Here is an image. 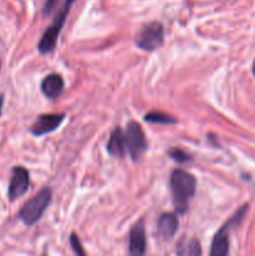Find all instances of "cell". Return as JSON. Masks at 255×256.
Instances as JSON below:
<instances>
[{
    "label": "cell",
    "mask_w": 255,
    "mask_h": 256,
    "mask_svg": "<svg viewBox=\"0 0 255 256\" xmlns=\"http://www.w3.org/2000/svg\"><path fill=\"white\" fill-rule=\"evenodd\" d=\"M64 114H46L40 115L32 126V134L35 136H42V135L50 134L55 132L58 128L64 122Z\"/></svg>",
    "instance_id": "8"
},
{
    "label": "cell",
    "mask_w": 255,
    "mask_h": 256,
    "mask_svg": "<svg viewBox=\"0 0 255 256\" xmlns=\"http://www.w3.org/2000/svg\"><path fill=\"white\" fill-rule=\"evenodd\" d=\"M179 228V220H178L176 215L170 214H162L158 220V235L160 239L162 240H172L175 236Z\"/></svg>",
    "instance_id": "10"
},
{
    "label": "cell",
    "mask_w": 255,
    "mask_h": 256,
    "mask_svg": "<svg viewBox=\"0 0 255 256\" xmlns=\"http://www.w3.org/2000/svg\"><path fill=\"white\" fill-rule=\"evenodd\" d=\"M60 0H46L44 5V10H42V14L46 16V15H50L55 9H56L58 4H59Z\"/></svg>",
    "instance_id": "17"
},
{
    "label": "cell",
    "mask_w": 255,
    "mask_h": 256,
    "mask_svg": "<svg viewBox=\"0 0 255 256\" xmlns=\"http://www.w3.org/2000/svg\"><path fill=\"white\" fill-rule=\"evenodd\" d=\"M169 156L172 158L174 162H176L178 164H185V162H190L192 156H190L188 152H185L182 149H172L169 152Z\"/></svg>",
    "instance_id": "14"
},
{
    "label": "cell",
    "mask_w": 255,
    "mask_h": 256,
    "mask_svg": "<svg viewBox=\"0 0 255 256\" xmlns=\"http://www.w3.org/2000/svg\"><path fill=\"white\" fill-rule=\"evenodd\" d=\"M0 68H2V62H0Z\"/></svg>",
    "instance_id": "20"
},
{
    "label": "cell",
    "mask_w": 255,
    "mask_h": 256,
    "mask_svg": "<svg viewBox=\"0 0 255 256\" xmlns=\"http://www.w3.org/2000/svg\"><path fill=\"white\" fill-rule=\"evenodd\" d=\"M146 252V234L144 222H139L132 226L129 235V255L145 256Z\"/></svg>",
    "instance_id": "9"
},
{
    "label": "cell",
    "mask_w": 255,
    "mask_h": 256,
    "mask_svg": "<svg viewBox=\"0 0 255 256\" xmlns=\"http://www.w3.org/2000/svg\"><path fill=\"white\" fill-rule=\"evenodd\" d=\"M252 72H254V75H255V62H254V64H252Z\"/></svg>",
    "instance_id": "19"
},
{
    "label": "cell",
    "mask_w": 255,
    "mask_h": 256,
    "mask_svg": "<svg viewBox=\"0 0 255 256\" xmlns=\"http://www.w3.org/2000/svg\"><path fill=\"white\" fill-rule=\"evenodd\" d=\"M124 134L125 140H126L128 152L132 155V160L136 162L148 149V142L144 132L138 122H132L128 124L126 132Z\"/></svg>",
    "instance_id": "6"
},
{
    "label": "cell",
    "mask_w": 255,
    "mask_h": 256,
    "mask_svg": "<svg viewBox=\"0 0 255 256\" xmlns=\"http://www.w3.org/2000/svg\"><path fill=\"white\" fill-rule=\"evenodd\" d=\"M42 92L48 99H58L64 92V80L58 74L48 75L42 82Z\"/></svg>",
    "instance_id": "11"
},
{
    "label": "cell",
    "mask_w": 255,
    "mask_h": 256,
    "mask_svg": "<svg viewBox=\"0 0 255 256\" xmlns=\"http://www.w3.org/2000/svg\"><path fill=\"white\" fill-rule=\"evenodd\" d=\"M74 2L75 0H66V2H64V5H62V8L60 9V12H58V16L55 18L54 22H52V24L50 25L49 29L44 32L42 40L39 42V45H38V49H39V52H42V54L52 52V50L56 48L59 35L60 32H62L65 22H66L68 14H69Z\"/></svg>",
    "instance_id": "3"
},
{
    "label": "cell",
    "mask_w": 255,
    "mask_h": 256,
    "mask_svg": "<svg viewBox=\"0 0 255 256\" xmlns=\"http://www.w3.org/2000/svg\"><path fill=\"white\" fill-rule=\"evenodd\" d=\"M249 206L245 205L242 206L239 212H236V214L222 228V229L218 232V234L215 235L214 240H212V250H210L209 256H228L229 254V232L232 228H236L238 225H240V222L244 220L245 215H246Z\"/></svg>",
    "instance_id": "4"
},
{
    "label": "cell",
    "mask_w": 255,
    "mask_h": 256,
    "mask_svg": "<svg viewBox=\"0 0 255 256\" xmlns=\"http://www.w3.org/2000/svg\"><path fill=\"white\" fill-rule=\"evenodd\" d=\"M70 245H72V249L74 250L75 255L86 256V252H85L84 248H82V240H80V238L76 234H72V236H70Z\"/></svg>",
    "instance_id": "16"
},
{
    "label": "cell",
    "mask_w": 255,
    "mask_h": 256,
    "mask_svg": "<svg viewBox=\"0 0 255 256\" xmlns=\"http://www.w3.org/2000/svg\"><path fill=\"white\" fill-rule=\"evenodd\" d=\"M2 104H4V98L0 96V116H2Z\"/></svg>",
    "instance_id": "18"
},
{
    "label": "cell",
    "mask_w": 255,
    "mask_h": 256,
    "mask_svg": "<svg viewBox=\"0 0 255 256\" xmlns=\"http://www.w3.org/2000/svg\"><path fill=\"white\" fill-rule=\"evenodd\" d=\"M52 190L48 188L42 189L22 206L19 212V219L26 226H32L34 224H36L52 202Z\"/></svg>",
    "instance_id": "2"
},
{
    "label": "cell",
    "mask_w": 255,
    "mask_h": 256,
    "mask_svg": "<svg viewBox=\"0 0 255 256\" xmlns=\"http://www.w3.org/2000/svg\"><path fill=\"white\" fill-rule=\"evenodd\" d=\"M145 122H152V124H159V125H170L175 124L176 119L170 115L165 114V112H152L145 115Z\"/></svg>",
    "instance_id": "13"
},
{
    "label": "cell",
    "mask_w": 255,
    "mask_h": 256,
    "mask_svg": "<svg viewBox=\"0 0 255 256\" xmlns=\"http://www.w3.org/2000/svg\"><path fill=\"white\" fill-rule=\"evenodd\" d=\"M108 152L110 155L115 158H124L128 152L126 140H125V134L122 132V129L116 128L110 135L109 142L106 146Z\"/></svg>",
    "instance_id": "12"
},
{
    "label": "cell",
    "mask_w": 255,
    "mask_h": 256,
    "mask_svg": "<svg viewBox=\"0 0 255 256\" xmlns=\"http://www.w3.org/2000/svg\"><path fill=\"white\" fill-rule=\"evenodd\" d=\"M170 188H172V200L178 214H185L189 209L190 200L195 195L196 180L188 172L176 169L172 174Z\"/></svg>",
    "instance_id": "1"
},
{
    "label": "cell",
    "mask_w": 255,
    "mask_h": 256,
    "mask_svg": "<svg viewBox=\"0 0 255 256\" xmlns=\"http://www.w3.org/2000/svg\"><path fill=\"white\" fill-rule=\"evenodd\" d=\"M30 186L29 172L22 166H15L12 169V179L9 185V199L10 202L20 199L28 192Z\"/></svg>",
    "instance_id": "7"
},
{
    "label": "cell",
    "mask_w": 255,
    "mask_h": 256,
    "mask_svg": "<svg viewBox=\"0 0 255 256\" xmlns=\"http://www.w3.org/2000/svg\"><path fill=\"white\" fill-rule=\"evenodd\" d=\"M182 256H202V246L196 240H192L185 248V252H182Z\"/></svg>",
    "instance_id": "15"
},
{
    "label": "cell",
    "mask_w": 255,
    "mask_h": 256,
    "mask_svg": "<svg viewBox=\"0 0 255 256\" xmlns=\"http://www.w3.org/2000/svg\"><path fill=\"white\" fill-rule=\"evenodd\" d=\"M164 42V26L160 22H150L145 25L136 35V45L142 50L152 52Z\"/></svg>",
    "instance_id": "5"
}]
</instances>
